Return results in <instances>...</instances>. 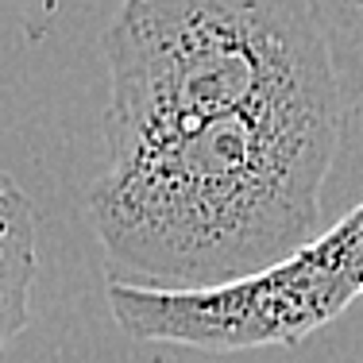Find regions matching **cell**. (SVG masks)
Wrapping results in <instances>:
<instances>
[{
    "label": "cell",
    "instance_id": "obj_3",
    "mask_svg": "<svg viewBox=\"0 0 363 363\" xmlns=\"http://www.w3.org/2000/svg\"><path fill=\"white\" fill-rule=\"evenodd\" d=\"M363 298V201L290 259L220 290H140L108 282V309L132 340L201 352L290 348Z\"/></svg>",
    "mask_w": 363,
    "mask_h": 363
},
{
    "label": "cell",
    "instance_id": "obj_4",
    "mask_svg": "<svg viewBox=\"0 0 363 363\" xmlns=\"http://www.w3.org/2000/svg\"><path fill=\"white\" fill-rule=\"evenodd\" d=\"M35 267V205L12 178L0 174V352L28 328Z\"/></svg>",
    "mask_w": 363,
    "mask_h": 363
},
{
    "label": "cell",
    "instance_id": "obj_2",
    "mask_svg": "<svg viewBox=\"0 0 363 363\" xmlns=\"http://www.w3.org/2000/svg\"><path fill=\"white\" fill-rule=\"evenodd\" d=\"M101 47L108 159L244 108L344 97L333 0H124Z\"/></svg>",
    "mask_w": 363,
    "mask_h": 363
},
{
    "label": "cell",
    "instance_id": "obj_1",
    "mask_svg": "<svg viewBox=\"0 0 363 363\" xmlns=\"http://www.w3.org/2000/svg\"><path fill=\"white\" fill-rule=\"evenodd\" d=\"M344 132V97L244 108L112 155L85 217L108 282L220 290L321 236V194Z\"/></svg>",
    "mask_w": 363,
    "mask_h": 363
}]
</instances>
